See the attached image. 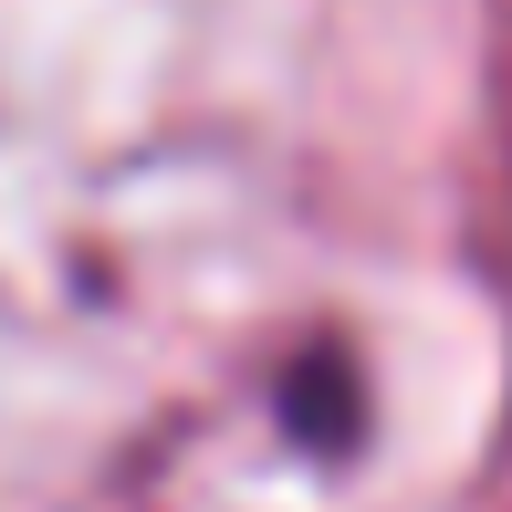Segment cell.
<instances>
[{
    "instance_id": "cell-1",
    "label": "cell",
    "mask_w": 512,
    "mask_h": 512,
    "mask_svg": "<svg viewBox=\"0 0 512 512\" xmlns=\"http://www.w3.org/2000/svg\"><path fill=\"white\" fill-rule=\"evenodd\" d=\"M283 418H293V439H304V450H345V439H366V387H356V366H345L335 345L293 356Z\"/></svg>"
}]
</instances>
